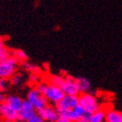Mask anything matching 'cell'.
<instances>
[{"label": "cell", "instance_id": "obj_22", "mask_svg": "<svg viewBox=\"0 0 122 122\" xmlns=\"http://www.w3.org/2000/svg\"><path fill=\"white\" fill-rule=\"evenodd\" d=\"M29 81L31 83H38L40 82L39 81V75L38 73H32L31 76H30V78H29Z\"/></svg>", "mask_w": 122, "mask_h": 122}, {"label": "cell", "instance_id": "obj_26", "mask_svg": "<svg viewBox=\"0 0 122 122\" xmlns=\"http://www.w3.org/2000/svg\"><path fill=\"white\" fill-rule=\"evenodd\" d=\"M5 44H4V40L0 37V47H2V46H4Z\"/></svg>", "mask_w": 122, "mask_h": 122}, {"label": "cell", "instance_id": "obj_13", "mask_svg": "<svg viewBox=\"0 0 122 122\" xmlns=\"http://www.w3.org/2000/svg\"><path fill=\"white\" fill-rule=\"evenodd\" d=\"M105 120H106V111L101 109L91 113L88 119L89 122H105Z\"/></svg>", "mask_w": 122, "mask_h": 122}, {"label": "cell", "instance_id": "obj_10", "mask_svg": "<svg viewBox=\"0 0 122 122\" xmlns=\"http://www.w3.org/2000/svg\"><path fill=\"white\" fill-rule=\"evenodd\" d=\"M36 109L30 104L27 100H25L23 102V105L21 107V109L19 111V119L21 120L22 122H26L29 117L32 114H34L36 112Z\"/></svg>", "mask_w": 122, "mask_h": 122}, {"label": "cell", "instance_id": "obj_25", "mask_svg": "<svg viewBox=\"0 0 122 122\" xmlns=\"http://www.w3.org/2000/svg\"><path fill=\"white\" fill-rule=\"evenodd\" d=\"M76 122H89L87 119H85V118H83V117H81V118H80V119H78Z\"/></svg>", "mask_w": 122, "mask_h": 122}, {"label": "cell", "instance_id": "obj_12", "mask_svg": "<svg viewBox=\"0 0 122 122\" xmlns=\"http://www.w3.org/2000/svg\"><path fill=\"white\" fill-rule=\"evenodd\" d=\"M105 122H122V112L115 110L106 111Z\"/></svg>", "mask_w": 122, "mask_h": 122}, {"label": "cell", "instance_id": "obj_8", "mask_svg": "<svg viewBox=\"0 0 122 122\" xmlns=\"http://www.w3.org/2000/svg\"><path fill=\"white\" fill-rule=\"evenodd\" d=\"M38 112L43 117V119L45 121H49V122H54L59 116L56 108H54V107H52L49 104L46 107H44L43 109L39 110Z\"/></svg>", "mask_w": 122, "mask_h": 122}, {"label": "cell", "instance_id": "obj_14", "mask_svg": "<svg viewBox=\"0 0 122 122\" xmlns=\"http://www.w3.org/2000/svg\"><path fill=\"white\" fill-rule=\"evenodd\" d=\"M76 81H77V83H78V86H79L81 93H85V92H88V91L90 90L91 83L87 79L78 78V79H76Z\"/></svg>", "mask_w": 122, "mask_h": 122}, {"label": "cell", "instance_id": "obj_19", "mask_svg": "<svg viewBox=\"0 0 122 122\" xmlns=\"http://www.w3.org/2000/svg\"><path fill=\"white\" fill-rule=\"evenodd\" d=\"M23 67L26 71H30L31 73H39L40 72V69L39 67H37L36 65H33L31 63L27 62V61H24L23 62Z\"/></svg>", "mask_w": 122, "mask_h": 122}, {"label": "cell", "instance_id": "obj_23", "mask_svg": "<svg viewBox=\"0 0 122 122\" xmlns=\"http://www.w3.org/2000/svg\"><path fill=\"white\" fill-rule=\"evenodd\" d=\"M54 122H74V121H72L66 117H63V116H58V118Z\"/></svg>", "mask_w": 122, "mask_h": 122}, {"label": "cell", "instance_id": "obj_15", "mask_svg": "<svg viewBox=\"0 0 122 122\" xmlns=\"http://www.w3.org/2000/svg\"><path fill=\"white\" fill-rule=\"evenodd\" d=\"M11 55L14 56L19 62H24V61L27 60L26 53L21 50H13V51H11Z\"/></svg>", "mask_w": 122, "mask_h": 122}, {"label": "cell", "instance_id": "obj_28", "mask_svg": "<svg viewBox=\"0 0 122 122\" xmlns=\"http://www.w3.org/2000/svg\"><path fill=\"white\" fill-rule=\"evenodd\" d=\"M1 110H2V104H0V117H1Z\"/></svg>", "mask_w": 122, "mask_h": 122}, {"label": "cell", "instance_id": "obj_20", "mask_svg": "<svg viewBox=\"0 0 122 122\" xmlns=\"http://www.w3.org/2000/svg\"><path fill=\"white\" fill-rule=\"evenodd\" d=\"M10 83H11L10 79L0 78V90H1V91H5L6 89H8Z\"/></svg>", "mask_w": 122, "mask_h": 122}, {"label": "cell", "instance_id": "obj_9", "mask_svg": "<svg viewBox=\"0 0 122 122\" xmlns=\"http://www.w3.org/2000/svg\"><path fill=\"white\" fill-rule=\"evenodd\" d=\"M1 118L5 122H10L19 119V112L13 109L12 107L7 105L6 103L2 104V110H1Z\"/></svg>", "mask_w": 122, "mask_h": 122}, {"label": "cell", "instance_id": "obj_5", "mask_svg": "<svg viewBox=\"0 0 122 122\" xmlns=\"http://www.w3.org/2000/svg\"><path fill=\"white\" fill-rule=\"evenodd\" d=\"M79 104V95H64L56 104V110L59 112L72 110Z\"/></svg>", "mask_w": 122, "mask_h": 122}, {"label": "cell", "instance_id": "obj_2", "mask_svg": "<svg viewBox=\"0 0 122 122\" xmlns=\"http://www.w3.org/2000/svg\"><path fill=\"white\" fill-rule=\"evenodd\" d=\"M18 65H19V61L12 55L2 61H0V78L10 79L17 72Z\"/></svg>", "mask_w": 122, "mask_h": 122}, {"label": "cell", "instance_id": "obj_3", "mask_svg": "<svg viewBox=\"0 0 122 122\" xmlns=\"http://www.w3.org/2000/svg\"><path fill=\"white\" fill-rule=\"evenodd\" d=\"M79 104L81 105L88 112H94L101 109L100 104L97 101V98L93 94L88 92L81 93L79 96Z\"/></svg>", "mask_w": 122, "mask_h": 122}, {"label": "cell", "instance_id": "obj_4", "mask_svg": "<svg viewBox=\"0 0 122 122\" xmlns=\"http://www.w3.org/2000/svg\"><path fill=\"white\" fill-rule=\"evenodd\" d=\"M26 100L34 107L37 112H38L39 110L43 109L44 107H46V106L48 105L47 99L45 98V96L40 92V91H39L36 87L30 89V90L28 91Z\"/></svg>", "mask_w": 122, "mask_h": 122}, {"label": "cell", "instance_id": "obj_7", "mask_svg": "<svg viewBox=\"0 0 122 122\" xmlns=\"http://www.w3.org/2000/svg\"><path fill=\"white\" fill-rule=\"evenodd\" d=\"M86 113V111L83 107L80 104H78L77 106L75 107L74 109L72 110H68V111H64V112H59V116H63V117H66L74 122H76L78 119L81 118L84 116V114Z\"/></svg>", "mask_w": 122, "mask_h": 122}, {"label": "cell", "instance_id": "obj_16", "mask_svg": "<svg viewBox=\"0 0 122 122\" xmlns=\"http://www.w3.org/2000/svg\"><path fill=\"white\" fill-rule=\"evenodd\" d=\"M9 56H11V51L8 48H6L5 45L0 47V61L8 58Z\"/></svg>", "mask_w": 122, "mask_h": 122}, {"label": "cell", "instance_id": "obj_27", "mask_svg": "<svg viewBox=\"0 0 122 122\" xmlns=\"http://www.w3.org/2000/svg\"><path fill=\"white\" fill-rule=\"evenodd\" d=\"M10 122H22L21 120H20V119H17V120H14V121H10Z\"/></svg>", "mask_w": 122, "mask_h": 122}, {"label": "cell", "instance_id": "obj_18", "mask_svg": "<svg viewBox=\"0 0 122 122\" xmlns=\"http://www.w3.org/2000/svg\"><path fill=\"white\" fill-rule=\"evenodd\" d=\"M63 81H64V78L61 77V76H57V75L51 76V77L49 79V82L55 84V85H58V86H60V84L62 83Z\"/></svg>", "mask_w": 122, "mask_h": 122}, {"label": "cell", "instance_id": "obj_11", "mask_svg": "<svg viewBox=\"0 0 122 122\" xmlns=\"http://www.w3.org/2000/svg\"><path fill=\"white\" fill-rule=\"evenodd\" d=\"M23 100L20 97V96H17V95H10V96H7L6 98V101L5 103L7 105H9L10 107H12L13 109H15L16 111H20L21 109V107L23 105Z\"/></svg>", "mask_w": 122, "mask_h": 122}, {"label": "cell", "instance_id": "obj_6", "mask_svg": "<svg viewBox=\"0 0 122 122\" xmlns=\"http://www.w3.org/2000/svg\"><path fill=\"white\" fill-rule=\"evenodd\" d=\"M59 87L62 89L65 95H79L81 93L77 81L71 76H67L66 78H64V81Z\"/></svg>", "mask_w": 122, "mask_h": 122}, {"label": "cell", "instance_id": "obj_21", "mask_svg": "<svg viewBox=\"0 0 122 122\" xmlns=\"http://www.w3.org/2000/svg\"><path fill=\"white\" fill-rule=\"evenodd\" d=\"M26 122H45V120L43 119V117L39 114L38 112H36L34 114H32L29 117V119Z\"/></svg>", "mask_w": 122, "mask_h": 122}, {"label": "cell", "instance_id": "obj_1", "mask_svg": "<svg viewBox=\"0 0 122 122\" xmlns=\"http://www.w3.org/2000/svg\"><path fill=\"white\" fill-rule=\"evenodd\" d=\"M36 88L45 96L48 103H51V104H55V105L65 95L64 92L62 91V89H61L58 85L52 84L49 81L38 82Z\"/></svg>", "mask_w": 122, "mask_h": 122}, {"label": "cell", "instance_id": "obj_24", "mask_svg": "<svg viewBox=\"0 0 122 122\" xmlns=\"http://www.w3.org/2000/svg\"><path fill=\"white\" fill-rule=\"evenodd\" d=\"M6 98H7V97H6L5 93H4V91H1V90H0V104L5 103Z\"/></svg>", "mask_w": 122, "mask_h": 122}, {"label": "cell", "instance_id": "obj_17", "mask_svg": "<svg viewBox=\"0 0 122 122\" xmlns=\"http://www.w3.org/2000/svg\"><path fill=\"white\" fill-rule=\"evenodd\" d=\"M23 80V76L21 74H19V73H15L12 77L10 78V81L12 84H20Z\"/></svg>", "mask_w": 122, "mask_h": 122}]
</instances>
